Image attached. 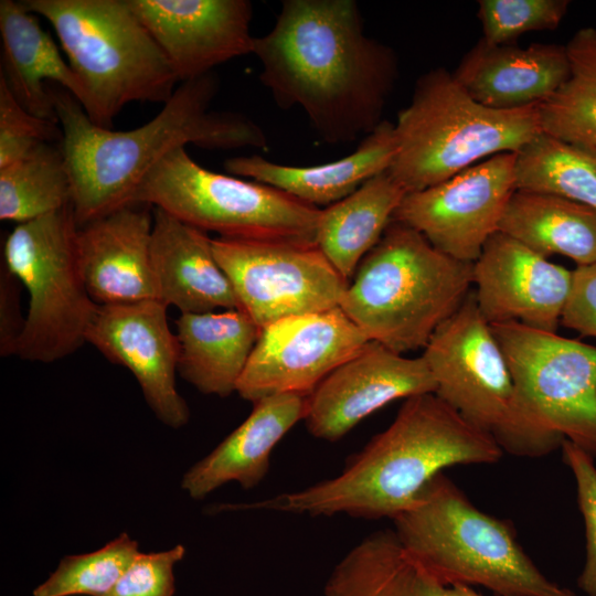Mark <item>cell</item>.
I'll return each mask as SVG.
<instances>
[{"instance_id": "obj_1", "label": "cell", "mask_w": 596, "mask_h": 596, "mask_svg": "<svg viewBox=\"0 0 596 596\" xmlns=\"http://www.w3.org/2000/svg\"><path fill=\"white\" fill-rule=\"evenodd\" d=\"M252 53L276 104L300 107L330 143L380 125L398 74L394 50L364 34L353 0H284L273 29L254 38Z\"/></svg>"}, {"instance_id": "obj_2", "label": "cell", "mask_w": 596, "mask_h": 596, "mask_svg": "<svg viewBox=\"0 0 596 596\" xmlns=\"http://www.w3.org/2000/svg\"><path fill=\"white\" fill-rule=\"evenodd\" d=\"M217 78L182 82L160 113L130 130L96 126L67 91L50 85L62 150L72 183V209L78 226L135 203L147 174L169 153L187 145L204 149H265L264 130L234 111H213Z\"/></svg>"}, {"instance_id": "obj_3", "label": "cell", "mask_w": 596, "mask_h": 596, "mask_svg": "<svg viewBox=\"0 0 596 596\" xmlns=\"http://www.w3.org/2000/svg\"><path fill=\"white\" fill-rule=\"evenodd\" d=\"M502 454L492 435L435 393H424L406 398L391 425L352 456L338 476L302 490L226 508L393 520L443 469L494 464Z\"/></svg>"}, {"instance_id": "obj_4", "label": "cell", "mask_w": 596, "mask_h": 596, "mask_svg": "<svg viewBox=\"0 0 596 596\" xmlns=\"http://www.w3.org/2000/svg\"><path fill=\"white\" fill-rule=\"evenodd\" d=\"M472 264L392 220L361 260L339 307L371 341L398 354L424 349L471 291Z\"/></svg>"}, {"instance_id": "obj_5", "label": "cell", "mask_w": 596, "mask_h": 596, "mask_svg": "<svg viewBox=\"0 0 596 596\" xmlns=\"http://www.w3.org/2000/svg\"><path fill=\"white\" fill-rule=\"evenodd\" d=\"M407 553L446 585H478L498 596H576L550 581L511 525L475 507L443 472L393 519Z\"/></svg>"}, {"instance_id": "obj_6", "label": "cell", "mask_w": 596, "mask_h": 596, "mask_svg": "<svg viewBox=\"0 0 596 596\" xmlns=\"http://www.w3.org/2000/svg\"><path fill=\"white\" fill-rule=\"evenodd\" d=\"M538 105L494 109L443 67L423 74L394 124L389 172L406 193L438 184L485 158L517 153L541 132Z\"/></svg>"}, {"instance_id": "obj_7", "label": "cell", "mask_w": 596, "mask_h": 596, "mask_svg": "<svg viewBox=\"0 0 596 596\" xmlns=\"http://www.w3.org/2000/svg\"><path fill=\"white\" fill-rule=\"evenodd\" d=\"M55 30L98 127L132 102L166 104L179 82L172 65L127 0H23Z\"/></svg>"}, {"instance_id": "obj_8", "label": "cell", "mask_w": 596, "mask_h": 596, "mask_svg": "<svg viewBox=\"0 0 596 596\" xmlns=\"http://www.w3.org/2000/svg\"><path fill=\"white\" fill-rule=\"evenodd\" d=\"M135 203L161 209L219 237L316 244L321 209L284 191L203 168L185 147L143 179Z\"/></svg>"}, {"instance_id": "obj_9", "label": "cell", "mask_w": 596, "mask_h": 596, "mask_svg": "<svg viewBox=\"0 0 596 596\" xmlns=\"http://www.w3.org/2000/svg\"><path fill=\"white\" fill-rule=\"evenodd\" d=\"M490 326L512 375L532 458L563 440L596 458V347L515 322Z\"/></svg>"}, {"instance_id": "obj_10", "label": "cell", "mask_w": 596, "mask_h": 596, "mask_svg": "<svg viewBox=\"0 0 596 596\" xmlns=\"http://www.w3.org/2000/svg\"><path fill=\"white\" fill-rule=\"evenodd\" d=\"M72 204L18 224L3 246L4 267L28 290L29 308L15 355L50 363L86 343L97 312L76 254Z\"/></svg>"}, {"instance_id": "obj_11", "label": "cell", "mask_w": 596, "mask_h": 596, "mask_svg": "<svg viewBox=\"0 0 596 596\" xmlns=\"http://www.w3.org/2000/svg\"><path fill=\"white\" fill-rule=\"evenodd\" d=\"M422 356L439 398L492 435L503 451L531 458L505 355L482 317L473 291L437 328Z\"/></svg>"}, {"instance_id": "obj_12", "label": "cell", "mask_w": 596, "mask_h": 596, "mask_svg": "<svg viewBox=\"0 0 596 596\" xmlns=\"http://www.w3.org/2000/svg\"><path fill=\"white\" fill-rule=\"evenodd\" d=\"M212 248L240 309L259 330L339 307L349 285L317 244L216 237Z\"/></svg>"}, {"instance_id": "obj_13", "label": "cell", "mask_w": 596, "mask_h": 596, "mask_svg": "<svg viewBox=\"0 0 596 596\" xmlns=\"http://www.w3.org/2000/svg\"><path fill=\"white\" fill-rule=\"evenodd\" d=\"M515 153L482 160L427 189L408 192L394 221L423 234L444 254L475 263L499 224L514 184Z\"/></svg>"}, {"instance_id": "obj_14", "label": "cell", "mask_w": 596, "mask_h": 596, "mask_svg": "<svg viewBox=\"0 0 596 596\" xmlns=\"http://www.w3.org/2000/svg\"><path fill=\"white\" fill-rule=\"evenodd\" d=\"M369 341L340 307L280 319L260 329L236 393L252 403L277 394L308 396Z\"/></svg>"}, {"instance_id": "obj_15", "label": "cell", "mask_w": 596, "mask_h": 596, "mask_svg": "<svg viewBox=\"0 0 596 596\" xmlns=\"http://www.w3.org/2000/svg\"><path fill=\"white\" fill-rule=\"evenodd\" d=\"M167 308L156 299L99 306L86 343L128 369L157 418L177 429L189 422L190 411L177 390L179 342L169 327Z\"/></svg>"}, {"instance_id": "obj_16", "label": "cell", "mask_w": 596, "mask_h": 596, "mask_svg": "<svg viewBox=\"0 0 596 596\" xmlns=\"http://www.w3.org/2000/svg\"><path fill=\"white\" fill-rule=\"evenodd\" d=\"M435 391L423 356L406 358L370 340L308 395L304 421L312 436L337 441L384 405Z\"/></svg>"}, {"instance_id": "obj_17", "label": "cell", "mask_w": 596, "mask_h": 596, "mask_svg": "<svg viewBox=\"0 0 596 596\" xmlns=\"http://www.w3.org/2000/svg\"><path fill=\"white\" fill-rule=\"evenodd\" d=\"M573 272L497 232L472 264L478 308L489 324L515 322L556 333Z\"/></svg>"}, {"instance_id": "obj_18", "label": "cell", "mask_w": 596, "mask_h": 596, "mask_svg": "<svg viewBox=\"0 0 596 596\" xmlns=\"http://www.w3.org/2000/svg\"><path fill=\"white\" fill-rule=\"evenodd\" d=\"M160 49L179 82L212 72L252 53L253 6L247 0H127Z\"/></svg>"}, {"instance_id": "obj_19", "label": "cell", "mask_w": 596, "mask_h": 596, "mask_svg": "<svg viewBox=\"0 0 596 596\" xmlns=\"http://www.w3.org/2000/svg\"><path fill=\"white\" fill-rule=\"evenodd\" d=\"M152 222L150 205L132 203L78 226V266L98 306L158 300Z\"/></svg>"}, {"instance_id": "obj_20", "label": "cell", "mask_w": 596, "mask_h": 596, "mask_svg": "<svg viewBox=\"0 0 596 596\" xmlns=\"http://www.w3.org/2000/svg\"><path fill=\"white\" fill-rule=\"evenodd\" d=\"M151 260L158 300L181 313L240 309L206 232L152 207Z\"/></svg>"}, {"instance_id": "obj_21", "label": "cell", "mask_w": 596, "mask_h": 596, "mask_svg": "<svg viewBox=\"0 0 596 596\" xmlns=\"http://www.w3.org/2000/svg\"><path fill=\"white\" fill-rule=\"evenodd\" d=\"M307 397L277 394L253 403L247 418L185 471L181 488L201 500L231 481L244 489L259 485L269 470L275 446L305 418Z\"/></svg>"}, {"instance_id": "obj_22", "label": "cell", "mask_w": 596, "mask_h": 596, "mask_svg": "<svg viewBox=\"0 0 596 596\" xmlns=\"http://www.w3.org/2000/svg\"><path fill=\"white\" fill-rule=\"evenodd\" d=\"M565 45L534 43L489 45L482 40L453 72L460 86L478 103L494 109L536 105L567 78Z\"/></svg>"}, {"instance_id": "obj_23", "label": "cell", "mask_w": 596, "mask_h": 596, "mask_svg": "<svg viewBox=\"0 0 596 596\" xmlns=\"http://www.w3.org/2000/svg\"><path fill=\"white\" fill-rule=\"evenodd\" d=\"M1 68L15 100L30 114L58 123L50 85L71 93L85 108L86 92L38 15L21 1H0Z\"/></svg>"}, {"instance_id": "obj_24", "label": "cell", "mask_w": 596, "mask_h": 596, "mask_svg": "<svg viewBox=\"0 0 596 596\" xmlns=\"http://www.w3.org/2000/svg\"><path fill=\"white\" fill-rule=\"evenodd\" d=\"M395 155L394 124L383 119L350 155L322 164H278L260 156L233 157L224 169L270 185L310 205H331L389 170Z\"/></svg>"}, {"instance_id": "obj_25", "label": "cell", "mask_w": 596, "mask_h": 596, "mask_svg": "<svg viewBox=\"0 0 596 596\" xmlns=\"http://www.w3.org/2000/svg\"><path fill=\"white\" fill-rule=\"evenodd\" d=\"M175 328L181 377L205 395L236 392L260 331L251 317L241 309L181 313Z\"/></svg>"}, {"instance_id": "obj_26", "label": "cell", "mask_w": 596, "mask_h": 596, "mask_svg": "<svg viewBox=\"0 0 596 596\" xmlns=\"http://www.w3.org/2000/svg\"><path fill=\"white\" fill-rule=\"evenodd\" d=\"M324 596H482L468 585H446L404 549L394 530L376 531L333 567Z\"/></svg>"}, {"instance_id": "obj_27", "label": "cell", "mask_w": 596, "mask_h": 596, "mask_svg": "<svg viewBox=\"0 0 596 596\" xmlns=\"http://www.w3.org/2000/svg\"><path fill=\"white\" fill-rule=\"evenodd\" d=\"M405 194L386 170L321 209L316 244L344 279L355 274L361 260L380 241Z\"/></svg>"}, {"instance_id": "obj_28", "label": "cell", "mask_w": 596, "mask_h": 596, "mask_svg": "<svg viewBox=\"0 0 596 596\" xmlns=\"http://www.w3.org/2000/svg\"><path fill=\"white\" fill-rule=\"evenodd\" d=\"M498 232L546 258L562 255L577 266L596 263V210L578 202L515 190Z\"/></svg>"}, {"instance_id": "obj_29", "label": "cell", "mask_w": 596, "mask_h": 596, "mask_svg": "<svg viewBox=\"0 0 596 596\" xmlns=\"http://www.w3.org/2000/svg\"><path fill=\"white\" fill-rule=\"evenodd\" d=\"M514 184L596 210V148L540 132L515 153Z\"/></svg>"}, {"instance_id": "obj_30", "label": "cell", "mask_w": 596, "mask_h": 596, "mask_svg": "<svg viewBox=\"0 0 596 596\" xmlns=\"http://www.w3.org/2000/svg\"><path fill=\"white\" fill-rule=\"evenodd\" d=\"M570 73L538 105L541 132L596 148V29L578 30L565 45Z\"/></svg>"}, {"instance_id": "obj_31", "label": "cell", "mask_w": 596, "mask_h": 596, "mask_svg": "<svg viewBox=\"0 0 596 596\" xmlns=\"http://www.w3.org/2000/svg\"><path fill=\"white\" fill-rule=\"evenodd\" d=\"M71 201V177L61 143H44L0 169L1 221L26 223Z\"/></svg>"}, {"instance_id": "obj_32", "label": "cell", "mask_w": 596, "mask_h": 596, "mask_svg": "<svg viewBox=\"0 0 596 596\" xmlns=\"http://www.w3.org/2000/svg\"><path fill=\"white\" fill-rule=\"evenodd\" d=\"M139 552L138 542L123 532L94 552L65 555L32 595L105 596Z\"/></svg>"}, {"instance_id": "obj_33", "label": "cell", "mask_w": 596, "mask_h": 596, "mask_svg": "<svg viewBox=\"0 0 596 596\" xmlns=\"http://www.w3.org/2000/svg\"><path fill=\"white\" fill-rule=\"evenodd\" d=\"M568 4L566 0H480L481 40L489 45H505L529 32L555 30Z\"/></svg>"}, {"instance_id": "obj_34", "label": "cell", "mask_w": 596, "mask_h": 596, "mask_svg": "<svg viewBox=\"0 0 596 596\" xmlns=\"http://www.w3.org/2000/svg\"><path fill=\"white\" fill-rule=\"evenodd\" d=\"M58 125L26 111L0 77V169L44 143H62L63 132Z\"/></svg>"}, {"instance_id": "obj_35", "label": "cell", "mask_w": 596, "mask_h": 596, "mask_svg": "<svg viewBox=\"0 0 596 596\" xmlns=\"http://www.w3.org/2000/svg\"><path fill=\"white\" fill-rule=\"evenodd\" d=\"M562 455L571 469L577 490L586 535V561L578 577V587L588 596H596V466L594 458L568 440H563Z\"/></svg>"}, {"instance_id": "obj_36", "label": "cell", "mask_w": 596, "mask_h": 596, "mask_svg": "<svg viewBox=\"0 0 596 596\" xmlns=\"http://www.w3.org/2000/svg\"><path fill=\"white\" fill-rule=\"evenodd\" d=\"M184 555L182 544L160 552H139L105 596H173L174 566Z\"/></svg>"}, {"instance_id": "obj_37", "label": "cell", "mask_w": 596, "mask_h": 596, "mask_svg": "<svg viewBox=\"0 0 596 596\" xmlns=\"http://www.w3.org/2000/svg\"><path fill=\"white\" fill-rule=\"evenodd\" d=\"M561 324L583 337L596 338V263L573 270Z\"/></svg>"}, {"instance_id": "obj_38", "label": "cell", "mask_w": 596, "mask_h": 596, "mask_svg": "<svg viewBox=\"0 0 596 596\" xmlns=\"http://www.w3.org/2000/svg\"><path fill=\"white\" fill-rule=\"evenodd\" d=\"M17 278L4 267L1 269L0 300V353L1 356L15 354L18 339L23 329L24 319H21L18 304Z\"/></svg>"}]
</instances>
